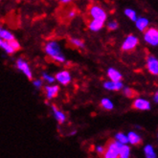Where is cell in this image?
Masks as SVG:
<instances>
[{"label": "cell", "mask_w": 158, "mask_h": 158, "mask_svg": "<svg viewBox=\"0 0 158 158\" xmlns=\"http://www.w3.org/2000/svg\"><path fill=\"white\" fill-rule=\"evenodd\" d=\"M44 50H45L46 55H47L48 57H50L53 60L60 62V63L65 62V58H64V56L62 55L60 46L57 41H54V40L48 41L45 44Z\"/></svg>", "instance_id": "6da1fadb"}, {"label": "cell", "mask_w": 158, "mask_h": 158, "mask_svg": "<svg viewBox=\"0 0 158 158\" xmlns=\"http://www.w3.org/2000/svg\"><path fill=\"white\" fill-rule=\"evenodd\" d=\"M144 40L147 43L156 47L158 45V31L156 28H148V29H147L144 34Z\"/></svg>", "instance_id": "7a4b0ae2"}, {"label": "cell", "mask_w": 158, "mask_h": 158, "mask_svg": "<svg viewBox=\"0 0 158 158\" xmlns=\"http://www.w3.org/2000/svg\"><path fill=\"white\" fill-rule=\"evenodd\" d=\"M106 158H118L119 157V142L110 141L105 148V152L103 154Z\"/></svg>", "instance_id": "3957f363"}, {"label": "cell", "mask_w": 158, "mask_h": 158, "mask_svg": "<svg viewBox=\"0 0 158 158\" xmlns=\"http://www.w3.org/2000/svg\"><path fill=\"white\" fill-rule=\"evenodd\" d=\"M138 43H139V40L137 36H135L134 35H128L122 44V50L126 52H129L133 50Z\"/></svg>", "instance_id": "277c9868"}, {"label": "cell", "mask_w": 158, "mask_h": 158, "mask_svg": "<svg viewBox=\"0 0 158 158\" xmlns=\"http://www.w3.org/2000/svg\"><path fill=\"white\" fill-rule=\"evenodd\" d=\"M89 14L90 16L93 18V19H97V20H101V21H106V13L105 12V10L103 8H101L99 6H92L89 10Z\"/></svg>", "instance_id": "5b68a950"}, {"label": "cell", "mask_w": 158, "mask_h": 158, "mask_svg": "<svg viewBox=\"0 0 158 158\" xmlns=\"http://www.w3.org/2000/svg\"><path fill=\"white\" fill-rule=\"evenodd\" d=\"M16 66H17V68L19 69L28 79L32 80V78H33V73H32V70H31V68L29 66V64L27 63L26 60H24L23 59H18L16 60Z\"/></svg>", "instance_id": "8992f818"}, {"label": "cell", "mask_w": 158, "mask_h": 158, "mask_svg": "<svg viewBox=\"0 0 158 158\" xmlns=\"http://www.w3.org/2000/svg\"><path fill=\"white\" fill-rule=\"evenodd\" d=\"M55 79H56V81H58L62 85H69L71 80H72L70 73L68 71H66V70L60 71V72L57 73V74H56V76H55Z\"/></svg>", "instance_id": "52a82bcc"}, {"label": "cell", "mask_w": 158, "mask_h": 158, "mask_svg": "<svg viewBox=\"0 0 158 158\" xmlns=\"http://www.w3.org/2000/svg\"><path fill=\"white\" fill-rule=\"evenodd\" d=\"M147 67L151 74L154 76L158 75V60L153 56H150L147 60Z\"/></svg>", "instance_id": "ba28073f"}, {"label": "cell", "mask_w": 158, "mask_h": 158, "mask_svg": "<svg viewBox=\"0 0 158 158\" xmlns=\"http://www.w3.org/2000/svg\"><path fill=\"white\" fill-rule=\"evenodd\" d=\"M133 107L138 110H150L152 108V105L148 100L143 98H138L134 101Z\"/></svg>", "instance_id": "9c48e42d"}, {"label": "cell", "mask_w": 158, "mask_h": 158, "mask_svg": "<svg viewBox=\"0 0 158 158\" xmlns=\"http://www.w3.org/2000/svg\"><path fill=\"white\" fill-rule=\"evenodd\" d=\"M124 87L123 82L119 81H107L104 82V88L106 90H110V91H119L122 90Z\"/></svg>", "instance_id": "30bf717a"}, {"label": "cell", "mask_w": 158, "mask_h": 158, "mask_svg": "<svg viewBox=\"0 0 158 158\" xmlns=\"http://www.w3.org/2000/svg\"><path fill=\"white\" fill-rule=\"evenodd\" d=\"M45 91H46V96H47V98L51 100L58 96L60 92V87L58 85H46Z\"/></svg>", "instance_id": "8fae6325"}, {"label": "cell", "mask_w": 158, "mask_h": 158, "mask_svg": "<svg viewBox=\"0 0 158 158\" xmlns=\"http://www.w3.org/2000/svg\"><path fill=\"white\" fill-rule=\"evenodd\" d=\"M52 109H53V112H54L55 119L57 120L60 124L65 123V121H66V115H65V113L62 112V111H60V110H59L58 107L56 106H52Z\"/></svg>", "instance_id": "7c38bea8"}, {"label": "cell", "mask_w": 158, "mask_h": 158, "mask_svg": "<svg viewBox=\"0 0 158 158\" xmlns=\"http://www.w3.org/2000/svg\"><path fill=\"white\" fill-rule=\"evenodd\" d=\"M134 22H135L136 28L141 32H144L148 28V24H150V21H148V19L146 17H139V18L137 17V19Z\"/></svg>", "instance_id": "4fadbf2b"}, {"label": "cell", "mask_w": 158, "mask_h": 158, "mask_svg": "<svg viewBox=\"0 0 158 158\" xmlns=\"http://www.w3.org/2000/svg\"><path fill=\"white\" fill-rule=\"evenodd\" d=\"M107 76L109 78L110 81H122V74H121L118 70H116L115 68H108L107 70Z\"/></svg>", "instance_id": "5bb4252c"}, {"label": "cell", "mask_w": 158, "mask_h": 158, "mask_svg": "<svg viewBox=\"0 0 158 158\" xmlns=\"http://www.w3.org/2000/svg\"><path fill=\"white\" fill-rule=\"evenodd\" d=\"M131 156V148L127 144L119 143V157L120 158H128Z\"/></svg>", "instance_id": "9a60e30c"}, {"label": "cell", "mask_w": 158, "mask_h": 158, "mask_svg": "<svg viewBox=\"0 0 158 158\" xmlns=\"http://www.w3.org/2000/svg\"><path fill=\"white\" fill-rule=\"evenodd\" d=\"M104 24H105L104 21L97 20V19H92L89 22L88 28H89V30L92 31V32H98L104 27Z\"/></svg>", "instance_id": "2e32d148"}, {"label": "cell", "mask_w": 158, "mask_h": 158, "mask_svg": "<svg viewBox=\"0 0 158 158\" xmlns=\"http://www.w3.org/2000/svg\"><path fill=\"white\" fill-rule=\"evenodd\" d=\"M127 136V140H128L129 144L135 146V145H139V144L141 143V137H140V135H138L134 131L128 132V134Z\"/></svg>", "instance_id": "e0dca14e"}, {"label": "cell", "mask_w": 158, "mask_h": 158, "mask_svg": "<svg viewBox=\"0 0 158 158\" xmlns=\"http://www.w3.org/2000/svg\"><path fill=\"white\" fill-rule=\"evenodd\" d=\"M0 38L6 41H10L15 39V36L10 31H8V30L4 29L3 27L0 26Z\"/></svg>", "instance_id": "ac0fdd59"}, {"label": "cell", "mask_w": 158, "mask_h": 158, "mask_svg": "<svg viewBox=\"0 0 158 158\" xmlns=\"http://www.w3.org/2000/svg\"><path fill=\"white\" fill-rule=\"evenodd\" d=\"M0 48H2L7 54H13L15 53V50L12 48V46L10 45V43H9V41H6L4 40H2L1 38H0Z\"/></svg>", "instance_id": "d6986e66"}, {"label": "cell", "mask_w": 158, "mask_h": 158, "mask_svg": "<svg viewBox=\"0 0 158 158\" xmlns=\"http://www.w3.org/2000/svg\"><path fill=\"white\" fill-rule=\"evenodd\" d=\"M144 152H145V155L147 158H155L156 157L154 148H152V145H147L144 148Z\"/></svg>", "instance_id": "ffe728a7"}, {"label": "cell", "mask_w": 158, "mask_h": 158, "mask_svg": "<svg viewBox=\"0 0 158 158\" xmlns=\"http://www.w3.org/2000/svg\"><path fill=\"white\" fill-rule=\"evenodd\" d=\"M101 105H102V106H103L106 110H111V109H113V107H114L113 103L108 98H104L103 100H102Z\"/></svg>", "instance_id": "44dd1931"}, {"label": "cell", "mask_w": 158, "mask_h": 158, "mask_svg": "<svg viewBox=\"0 0 158 158\" xmlns=\"http://www.w3.org/2000/svg\"><path fill=\"white\" fill-rule=\"evenodd\" d=\"M115 141L121 143V144H128V140H127V136L125 133L122 132H118L115 135Z\"/></svg>", "instance_id": "7402d4cb"}, {"label": "cell", "mask_w": 158, "mask_h": 158, "mask_svg": "<svg viewBox=\"0 0 158 158\" xmlns=\"http://www.w3.org/2000/svg\"><path fill=\"white\" fill-rule=\"evenodd\" d=\"M70 42L72 45H74L77 48H85V42H83L80 39H76V38H71L70 39Z\"/></svg>", "instance_id": "603a6c76"}, {"label": "cell", "mask_w": 158, "mask_h": 158, "mask_svg": "<svg viewBox=\"0 0 158 158\" xmlns=\"http://www.w3.org/2000/svg\"><path fill=\"white\" fill-rule=\"evenodd\" d=\"M125 15L129 18V19L132 20V21H135L137 19V17H138L136 12L131 10V9H126V10H125Z\"/></svg>", "instance_id": "cb8c5ba5"}, {"label": "cell", "mask_w": 158, "mask_h": 158, "mask_svg": "<svg viewBox=\"0 0 158 158\" xmlns=\"http://www.w3.org/2000/svg\"><path fill=\"white\" fill-rule=\"evenodd\" d=\"M124 94L127 97V98H133L135 96V91L129 87H125L124 88Z\"/></svg>", "instance_id": "d4e9b609"}, {"label": "cell", "mask_w": 158, "mask_h": 158, "mask_svg": "<svg viewBox=\"0 0 158 158\" xmlns=\"http://www.w3.org/2000/svg\"><path fill=\"white\" fill-rule=\"evenodd\" d=\"M9 43H10V45L12 46V48L15 50V51H18L20 49V44H19V42H18L16 40H10L9 41Z\"/></svg>", "instance_id": "484cf974"}, {"label": "cell", "mask_w": 158, "mask_h": 158, "mask_svg": "<svg viewBox=\"0 0 158 158\" xmlns=\"http://www.w3.org/2000/svg\"><path fill=\"white\" fill-rule=\"evenodd\" d=\"M42 79L47 81L48 83H53L56 81V79L54 77H52L51 75H49V74H47V73H42Z\"/></svg>", "instance_id": "4316f807"}, {"label": "cell", "mask_w": 158, "mask_h": 158, "mask_svg": "<svg viewBox=\"0 0 158 158\" xmlns=\"http://www.w3.org/2000/svg\"><path fill=\"white\" fill-rule=\"evenodd\" d=\"M118 22L116 20H111L107 23V29H109L110 31H114L118 28Z\"/></svg>", "instance_id": "83f0119b"}, {"label": "cell", "mask_w": 158, "mask_h": 158, "mask_svg": "<svg viewBox=\"0 0 158 158\" xmlns=\"http://www.w3.org/2000/svg\"><path fill=\"white\" fill-rule=\"evenodd\" d=\"M42 81L41 80H35L34 81H33V85H34V86L35 87V88H38V89H40L41 86H42Z\"/></svg>", "instance_id": "f1b7e54d"}, {"label": "cell", "mask_w": 158, "mask_h": 158, "mask_svg": "<svg viewBox=\"0 0 158 158\" xmlns=\"http://www.w3.org/2000/svg\"><path fill=\"white\" fill-rule=\"evenodd\" d=\"M96 152H97L98 154L103 155L104 152H105V148H104V147H102V146H98V147L96 148Z\"/></svg>", "instance_id": "f546056e"}, {"label": "cell", "mask_w": 158, "mask_h": 158, "mask_svg": "<svg viewBox=\"0 0 158 158\" xmlns=\"http://www.w3.org/2000/svg\"><path fill=\"white\" fill-rule=\"evenodd\" d=\"M76 15H77V11L75 10V9H72L71 11L68 12L67 16H68L69 18H73V17H75V16H76Z\"/></svg>", "instance_id": "4dcf8cb0"}, {"label": "cell", "mask_w": 158, "mask_h": 158, "mask_svg": "<svg viewBox=\"0 0 158 158\" xmlns=\"http://www.w3.org/2000/svg\"><path fill=\"white\" fill-rule=\"evenodd\" d=\"M72 1V0H60V2L62 4H68Z\"/></svg>", "instance_id": "1f68e13d"}, {"label": "cell", "mask_w": 158, "mask_h": 158, "mask_svg": "<svg viewBox=\"0 0 158 158\" xmlns=\"http://www.w3.org/2000/svg\"><path fill=\"white\" fill-rule=\"evenodd\" d=\"M153 100H154V102H155V103H158V93H157V92H156L155 94H154Z\"/></svg>", "instance_id": "d6a6232c"}, {"label": "cell", "mask_w": 158, "mask_h": 158, "mask_svg": "<svg viewBox=\"0 0 158 158\" xmlns=\"http://www.w3.org/2000/svg\"><path fill=\"white\" fill-rule=\"evenodd\" d=\"M75 134H76V131H74L70 133V135H75Z\"/></svg>", "instance_id": "836d02e7"}, {"label": "cell", "mask_w": 158, "mask_h": 158, "mask_svg": "<svg viewBox=\"0 0 158 158\" xmlns=\"http://www.w3.org/2000/svg\"><path fill=\"white\" fill-rule=\"evenodd\" d=\"M0 1H1V0H0Z\"/></svg>", "instance_id": "e575fe53"}]
</instances>
